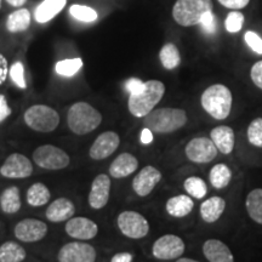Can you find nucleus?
<instances>
[{
    "instance_id": "4",
    "label": "nucleus",
    "mask_w": 262,
    "mask_h": 262,
    "mask_svg": "<svg viewBox=\"0 0 262 262\" xmlns=\"http://www.w3.org/2000/svg\"><path fill=\"white\" fill-rule=\"evenodd\" d=\"M232 102L233 96L231 90L224 84H214L206 88L201 97L203 110L216 120L227 119L231 114Z\"/></svg>"
},
{
    "instance_id": "41",
    "label": "nucleus",
    "mask_w": 262,
    "mask_h": 262,
    "mask_svg": "<svg viewBox=\"0 0 262 262\" xmlns=\"http://www.w3.org/2000/svg\"><path fill=\"white\" fill-rule=\"evenodd\" d=\"M224 8L229 10H242L247 8L250 0H217Z\"/></svg>"
},
{
    "instance_id": "19",
    "label": "nucleus",
    "mask_w": 262,
    "mask_h": 262,
    "mask_svg": "<svg viewBox=\"0 0 262 262\" xmlns=\"http://www.w3.org/2000/svg\"><path fill=\"white\" fill-rule=\"evenodd\" d=\"M203 254L209 262H234L232 251L224 242L219 239H208L203 244Z\"/></svg>"
},
{
    "instance_id": "14",
    "label": "nucleus",
    "mask_w": 262,
    "mask_h": 262,
    "mask_svg": "<svg viewBox=\"0 0 262 262\" xmlns=\"http://www.w3.org/2000/svg\"><path fill=\"white\" fill-rule=\"evenodd\" d=\"M120 145V137L116 131H104L94 141L89 156L94 160H102L111 157Z\"/></svg>"
},
{
    "instance_id": "37",
    "label": "nucleus",
    "mask_w": 262,
    "mask_h": 262,
    "mask_svg": "<svg viewBox=\"0 0 262 262\" xmlns=\"http://www.w3.org/2000/svg\"><path fill=\"white\" fill-rule=\"evenodd\" d=\"M9 74L16 86H18L19 89H26L27 88V83H26L25 78V66L21 61H16L11 64L9 70Z\"/></svg>"
},
{
    "instance_id": "26",
    "label": "nucleus",
    "mask_w": 262,
    "mask_h": 262,
    "mask_svg": "<svg viewBox=\"0 0 262 262\" xmlns=\"http://www.w3.org/2000/svg\"><path fill=\"white\" fill-rule=\"evenodd\" d=\"M21 193L16 186L5 188L0 194V208L5 214H16L21 209Z\"/></svg>"
},
{
    "instance_id": "30",
    "label": "nucleus",
    "mask_w": 262,
    "mask_h": 262,
    "mask_svg": "<svg viewBox=\"0 0 262 262\" xmlns=\"http://www.w3.org/2000/svg\"><path fill=\"white\" fill-rule=\"evenodd\" d=\"M209 180L212 187L216 189L226 188L232 180V171L226 164H216L210 170L209 173Z\"/></svg>"
},
{
    "instance_id": "13",
    "label": "nucleus",
    "mask_w": 262,
    "mask_h": 262,
    "mask_svg": "<svg viewBox=\"0 0 262 262\" xmlns=\"http://www.w3.org/2000/svg\"><path fill=\"white\" fill-rule=\"evenodd\" d=\"M15 237L25 243H35L48 234V225L38 219H25L15 226Z\"/></svg>"
},
{
    "instance_id": "9",
    "label": "nucleus",
    "mask_w": 262,
    "mask_h": 262,
    "mask_svg": "<svg viewBox=\"0 0 262 262\" xmlns=\"http://www.w3.org/2000/svg\"><path fill=\"white\" fill-rule=\"evenodd\" d=\"M185 153L192 163L208 164L217 157L219 150L210 137H195L186 145Z\"/></svg>"
},
{
    "instance_id": "15",
    "label": "nucleus",
    "mask_w": 262,
    "mask_h": 262,
    "mask_svg": "<svg viewBox=\"0 0 262 262\" xmlns=\"http://www.w3.org/2000/svg\"><path fill=\"white\" fill-rule=\"evenodd\" d=\"M64 231L70 237L77 241H90L98 233V226L90 219L84 216L71 217L64 226Z\"/></svg>"
},
{
    "instance_id": "11",
    "label": "nucleus",
    "mask_w": 262,
    "mask_h": 262,
    "mask_svg": "<svg viewBox=\"0 0 262 262\" xmlns=\"http://www.w3.org/2000/svg\"><path fill=\"white\" fill-rule=\"evenodd\" d=\"M58 262H95L96 250L93 245L84 242H71L60 249Z\"/></svg>"
},
{
    "instance_id": "1",
    "label": "nucleus",
    "mask_w": 262,
    "mask_h": 262,
    "mask_svg": "<svg viewBox=\"0 0 262 262\" xmlns=\"http://www.w3.org/2000/svg\"><path fill=\"white\" fill-rule=\"evenodd\" d=\"M187 120V113L182 108L163 107L147 114L143 118V126L156 134H171L182 129Z\"/></svg>"
},
{
    "instance_id": "12",
    "label": "nucleus",
    "mask_w": 262,
    "mask_h": 262,
    "mask_svg": "<svg viewBox=\"0 0 262 262\" xmlns=\"http://www.w3.org/2000/svg\"><path fill=\"white\" fill-rule=\"evenodd\" d=\"M0 173L6 179H26L33 173L32 162L21 153H12L0 168Z\"/></svg>"
},
{
    "instance_id": "27",
    "label": "nucleus",
    "mask_w": 262,
    "mask_h": 262,
    "mask_svg": "<svg viewBox=\"0 0 262 262\" xmlns=\"http://www.w3.org/2000/svg\"><path fill=\"white\" fill-rule=\"evenodd\" d=\"M50 198L51 193L49 191L48 186H45L41 182L33 183L27 191V194H26V201L33 208H39V206L47 205L48 202L50 201Z\"/></svg>"
},
{
    "instance_id": "7",
    "label": "nucleus",
    "mask_w": 262,
    "mask_h": 262,
    "mask_svg": "<svg viewBox=\"0 0 262 262\" xmlns=\"http://www.w3.org/2000/svg\"><path fill=\"white\" fill-rule=\"evenodd\" d=\"M33 160L39 168L47 170H62L71 163L70 156L63 149L52 145L39 146L33 152Z\"/></svg>"
},
{
    "instance_id": "32",
    "label": "nucleus",
    "mask_w": 262,
    "mask_h": 262,
    "mask_svg": "<svg viewBox=\"0 0 262 262\" xmlns=\"http://www.w3.org/2000/svg\"><path fill=\"white\" fill-rule=\"evenodd\" d=\"M84 62L80 57L75 58H70V60H62L57 62L56 66H55V71L58 75L61 77H74L75 74L79 72L81 68H83Z\"/></svg>"
},
{
    "instance_id": "31",
    "label": "nucleus",
    "mask_w": 262,
    "mask_h": 262,
    "mask_svg": "<svg viewBox=\"0 0 262 262\" xmlns=\"http://www.w3.org/2000/svg\"><path fill=\"white\" fill-rule=\"evenodd\" d=\"M26 256V250L16 242H5L0 247V262H22Z\"/></svg>"
},
{
    "instance_id": "46",
    "label": "nucleus",
    "mask_w": 262,
    "mask_h": 262,
    "mask_svg": "<svg viewBox=\"0 0 262 262\" xmlns=\"http://www.w3.org/2000/svg\"><path fill=\"white\" fill-rule=\"evenodd\" d=\"M152 141H153V133L149 129L145 127V129L142 130V133H141V143H143V145H149Z\"/></svg>"
},
{
    "instance_id": "34",
    "label": "nucleus",
    "mask_w": 262,
    "mask_h": 262,
    "mask_svg": "<svg viewBox=\"0 0 262 262\" xmlns=\"http://www.w3.org/2000/svg\"><path fill=\"white\" fill-rule=\"evenodd\" d=\"M70 15L74 19L84 24H93L98 18V14L96 10L86 5L74 4L70 8Z\"/></svg>"
},
{
    "instance_id": "43",
    "label": "nucleus",
    "mask_w": 262,
    "mask_h": 262,
    "mask_svg": "<svg viewBox=\"0 0 262 262\" xmlns=\"http://www.w3.org/2000/svg\"><path fill=\"white\" fill-rule=\"evenodd\" d=\"M11 116V108H10L8 101L4 95L0 94V123H3L6 118Z\"/></svg>"
},
{
    "instance_id": "25",
    "label": "nucleus",
    "mask_w": 262,
    "mask_h": 262,
    "mask_svg": "<svg viewBox=\"0 0 262 262\" xmlns=\"http://www.w3.org/2000/svg\"><path fill=\"white\" fill-rule=\"evenodd\" d=\"M32 15L28 9L18 8L11 12L6 18L5 26L10 33H22L26 32L31 26Z\"/></svg>"
},
{
    "instance_id": "36",
    "label": "nucleus",
    "mask_w": 262,
    "mask_h": 262,
    "mask_svg": "<svg viewBox=\"0 0 262 262\" xmlns=\"http://www.w3.org/2000/svg\"><path fill=\"white\" fill-rule=\"evenodd\" d=\"M244 15L242 14L238 10H232L231 12L227 15L225 21V27L226 31L228 33H238L242 31L244 25Z\"/></svg>"
},
{
    "instance_id": "28",
    "label": "nucleus",
    "mask_w": 262,
    "mask_h": 262,
    "mask_svg": "<svg viewBox=\"0 0 262 262\" xmlns=\"http://www.w3.org/2000/svg\"><path fill=\"white\" fill-rule=\"evenodd\" d=\"M245 208L251 220L262 225V188H255L249 192L245 199Z\"/></svg>"
},
{
    "instance_id": "8",
    "label": "nucleus",
    "mask_w": 262,
    "mask_h": 262,
    "mask_svg": "<svg viewBox=\"0 0 262 262\" xmlns=\"http://www.w3.org/2000/svg\"><path fill=\"white\" fill-rule=\"evenodd\" d=\"M119 231L130 239L145 238L149 232V224L142 214L137 211L125 210L120 212L117 219Z\"/></svg>"
},
{
    "instance_id": "38",
    "label": "nucleus",
    "mask_w": 262,
    "mask_h": 262,
    "mask_svg": "<svg viewBox=\"0 0 262 262\" xmlns=\"http://www.w3.org/2000/svg\"><path fill=\"white\" fill-rule=\"evenodd\" d=\"M244 40L251 50L256 52L257 55H262V38L257 34V33H255L253 31L245 32Z\"/></svg>"
},
{
    "instance_id": "17",
    "label": "nucleus",
    "mask_w": 262,
    "mask_h": 262,
    "mask_svg": "<svg viewBox=\"0 0 262 262\" xmlns=\"http://www.w3.org/2000/svg\"><path fill=\"white\" fill-rule=\"evenodd\" d=\"M111 194V179L106 173H100L91 183L89 205L94 210H100L107 205Z\"/></svg>"
},
{
    "instance_id": "21",
    "label": "nucleus",
    "mask_w": 262,
    "mask_h": 262,
    "mask_svg": "<svg viewBox=\"0 0 262 262\" xmlns=\"http://www.w3.org/2000/svg\"><path fill=\"white\" fill-rule=\"evenodd\" d=\"M210 139L222 155H231L234 148L235 137L234 131L231 126L219 125L214 127L210 133Z\"/></svg>"
},
{
    "instance_id": "47",
    "label": "nucleus",
    "mask_w": 262,
    "mask_h": 262,
    "mask_svg": "<svg viewBox=\"0 0 262 262\" xmlns=\"http://www.w3.org/2000/svg\"><path fill=\"white\" fill-rule=\"evenodd\" d=\"M6 2H8L9 5L14 6V8H22L27 3V0H6Z\"/></svg>"
},
{
    "instance_id": "35",
    "label": "nucleus",
    "mask_w": 262,
    "mask_h": 262,
    "mask_svg": "<svg viewBox=\"0 0 262 262\" xmlns=\"http://www.w3.org/2000/svg\"><path fill=\"white\" fill-rule=\"evenodd\" d=\"M247 136L251 145L262 148V118H256L249 124Z\"/></svg>"
},
{
    "instance_id": "5",
    "label": "nucleus",
    "mask_w": 262,
    "mask_h": 262,
    "mask_svg": "<svg viewBox=\"0 0 262 262\" xmlns=\"http://www.w3.org/2000/svg\"><path fill=\"white\" fill-rule=\"evenodd\" d=\"M209 11H212L211 0H176L171 15L179 26L192 27L201 24L203 16Z\"/></svg>"
},
{
    "instance_id": "44",
    "label": "nucleus",
    "mask_w": 262,
    "mask_h": 262,
    "mask_svg": "<svg viewBox=\"0 0 262 262\" xmlns=\"http://www.w3.org/2000/svg\"><path fill=\"white\" fill-rule=\"evenodd\" d=\"M9 74V64L4 55L0 54V85L4 84Z\"/></svg>"
},
{
    "instance_id": "3",
    "label": "nucleus",
    "mask_w": 262,
    "mask_h": 262,
    "mask_svg": "<svg viewBox=\"0 0 262 262\" xmlns=\"http://www.w3.org/2000/svg\"><path fill=\"white\" fill-rule=\"evenodd\" d=\"M102 123V114L88 102L72 104L67 113V124L75 135H88Z\"/></svg>"
},
{
    "instance_id": "24",
    "label": "nucleus",
    "mask_w": 262,
    "mask_h": 262,
    "mask_svg": "<svg viewBox=\"0 0 262 262\" xmlns=\"http://www.w3.org/2000/svg\"><path fill=\"white\" fill-rule=\"evenodd\" d=\"M66 4H67V0H42L35 9V21L38 24H47L51 21L64 9Z\"/></svg>"
},
{
    "instance_id": "49",
    "label": "nucleus",
    "mask_w": 262,
    "mask_h": 262,
    "mask_svg": "<svg viewBox=\"0 0 262 262\" xmlns=\"http://www.w3.org/2000/svg\"><path fill=\"white\" fill-rule=\"evenodd\" d=\"M2 5H3V0H0V9H2Z\"/></svg>"
},
{
    "instance_id": "10",
    "label": "nucleus",
    "mask_w": 262,
    "mask_h": 262,
    "mask_svg": "<svg viewBox=\"0 0 262 262\" xmlns=\"http://www.w3.org/2000/svg\"><path fill=\"white\" fill-rule=\"evenodd\" d=\"M185 242L179 235L165 234L157 239L152 247L153 256L158 260H175L185 253Z\"/></svg>"
},
{
    "instance_id": "48",
    "label": "nucleus",
    "mask_w": 262,
    "mask_h": 262,
    "mask_svg": "<svg viewBox=\"0 0 262 262\" xmlns=\"http://www.w3.org/2000/svg\"><path fill=\"white\" fill-rule=\"evenodd\" d=\"M176 262H199L196 260H193V258H188V257H179Z\"/></svg>"
},
{
    "instance_id": "18",
    "label": "nucleus",
    "mask_w": 262,
    "mask_h": 262,
    "mask_svg": "<svg viewBox=\"0 0 262 262\" xmlns=\"http://www.w3.org/2000/svg\"><path fill=\"white\" fill-rule=\"evenodd\" d=\"M139 168V160L131 153H122L111 163L110 175L114 179H124L134 173Z\"/></svg>"
},
{
    "instance_id": "33",
    "label": "nucleus",
    "mask_w": 262,
    "mask_h": 262,
    "mask_svg": "<svg viewBox=\"0 0 262 262\" xmlns=\"http://www.w3.org/2000/svg\"><path fill=\"white\" fill-rule=\"evenodd\" d=\"M183 188L186 189L188 195L194 196L195 199H203L208 193L205 181L198 176H191V178L186 179L183 182Z\"/></svg>"
},
{
    "instance_id": "6",
    "label": "nucleus",
    "mask_w": 262,
    "mask_h": 262,
    "mask_svg": "<svg viewBox=\"0 0 262 262\" xmlns=\"http://www.w3.org/2000/svg\"><path fill=\"white\" fill-rule=\"evenodd\" d=\"M25 123L38 133H52L60 124V114L56 110L47 104H34L26 110Z\"/></svg>"
},
{
    "instance_id": "16",
    "label": "nucleus",
    "mask_w": 262,
    "mask_h": 262,
    "mask_svg": "<svg viewBox=\"0 0 262 262\" xmlns=\"http://www.w3.org/2000/svg\"><path fill=\"white\" fill-rule=\"evenodd\" d=\"M162 180V172L152 165H147L139 171L133 180V189L139 196H147L152 193Z\"/></svg>"
},
{
    "instance_id": "2",
    "label": "nucleus",
    "mask_w": 262,
    "mask_h": 262,
    "mask_svg": "<svg viewBox=\"0 0 262 262\" xmlns=\"http://www.w3.org/2000/svg\"><path fill=\"white\" fill-rule=\"evenodd\" d=\"M165 94V85L160 80H147L139 93L133 94L127 100L129 112L136 118H145L155 110Z\"/></svg>"
},
{
    "instance_id": "20",
    "label": "nucleus",
    "mask_w": 262,
    "mask_h": 262,
    "mask_svg": "<svg viewBox=\"0 0 262 262\" xmlns=\"http://www.w3.org/2000/svg\"><path fill=\"white\" fill-rule=\"evenodd\" d=\"M75 214V206L73 202L70 201L68 198H58L56 201H54L50 205L48 206L47 212V219L51 222H63L68 221L72 216Z\"/></svg>"
},
{
    "instance_id": "22",
    "label": "nucleus",
    "mask_w": 262,
    "mask_h": 262,
    "mask_svg": "<svg viewBox=\"0 0 262 262\" xmlns=\"http://www.w3.org/2000/svg\"><path fill=\"white\" fill-rule=\"evenodd\" d=\"M226 210V202L219 195L205 199L201 205V217L206 224H215Z\"/></svg>"
},
{
    "instance_id": "23",
    "label": "nucleus",
    "mask_w": 262,
    "mask_h": 262,
    "mask_svg": "<svg viewBox=\"0 0 262 262\" xmlns=\"http://www.w3.org/2000/svg\"><path fill=\"white\" fill-rule=\"evenodd\" d=\"M194 206V202L187 194H179L168 199L165 204V210L170 216L181 219L191 214Z\"/></svg>"
},
{
    "instance_id": "39",
    "label": "nucleus",
    "mask_w": 262,
    "mask_h": 262,
    "mask_svg": "<svg viewBox=\"0 0 262 262\" xmlns=\"http://www.w3.org/2000/svg\"><path fill=\"white\" fill-rule=\"evenodd\" d=\"M203 32L206 33V34H214L216 31V17L215 15L212 14V11L206 12V14L203 16L201 24Z\"/></svg>"
},
{
    "instance_id": "42",
    "label": "nucleus",
    "mask_w": 262,
    "mask_h": 262,
    "mask_svg": "<svg viewBox=\"0 0 262 262\" xmlns=\"http://www.w3.org/2000/svg\"><path fill=\"white\" fill-rule=\"evenodd\" d=\"M143 84H145V81L139 79V78H130L125 83V89L130 95H133L139 93L142 89Z\"/></svg>"
},
{
    "instance_id": "40",
    "label": "nucleus",
    "mask_w": 262,
    "mask_h": 262,
    "mask_svg": "<svg viewBox=\"0 0 262 262\" xmlns=\"http://www.w3.org/2000/svg\"><path fill=\"white\" fill-rule=\"evenodd\" d=\"M250 78L258 89L262 90V60L257 61L250 68Z\"/></svg>"
},
{
    "instance_id": "29",
    "label": "nucleus",
    "mask_w": 262,
    "mask_h": 262,
    "mask_svg": "<svg viewBox=\"0 0 262 262\" xmlns=\"http://www.w3.org/2000/svg\"><path fill=\"white\" fill-rule=\"evenodd\" d=\"M159 60L165 70L172 71L178 68L181 63V55H180L179 48L172 42L163 45L159 51Z\"/></svg>"
},
{
    "instance_id": "45",
    "label": "nucleus",
    "mask_w": 262,
    "mask_h": 262,
    "mask_svg": "<svg viewBox=\"0 0 262 262\" xmlns=\"http://www.w3.org/2000/svg\"><path fill=\"white\" fill-rule=\"evenodd\" d=\"M111 262H133V255L130 253H118L112 257Z\"/></svg>"
}]
</instances>
